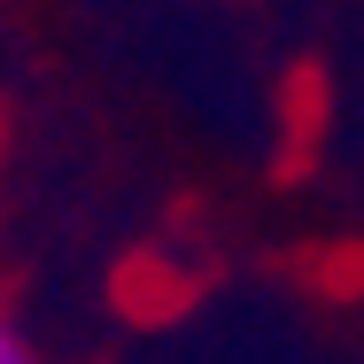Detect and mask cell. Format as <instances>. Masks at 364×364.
<instances>
[{"label":"cell","instance_id":"6da1fadb","mask_svg":"<svg viewBox=\"0 0 364 364\" xmlns=\"http://www.w3.org/2000/svg\"><path fill=\"white\" fill-rule=\"evenodd\" d=\"M0 364H39V357H31V341L16 333V318H0Z\"/></svg>","mask_w":364,"mask_h":364}]
</instances>
